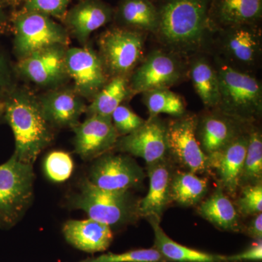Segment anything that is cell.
Returning <instances> with one entry per match:
<instances>
[{"instance_id":"7","label":"cell","mask_w":262,"mask_h":262,"mask_svg":"<svg viewBox=\"0 0 262 262\" xmlns=\"http://www.w3.org/2000/svg\"><path fill=\"white\" fill-rule=\"evenodd\" d=\"M13 50L17 61L51 46L70 45V34L63 24L37 12L20 9L10 15Z\"/></svg>"},{"instance_id":"33","label":"cell","mask_w":262,"mask_h":262,"mask_svg":"<svg viewBox=\"0 0 262 262\" xmlns=\"http://www.w3.org/2000/svg\"><path fill=\"white\" fill-rule=\"evenodd\" d=\"M74 0H23L20 9L37 12L62 20ZM79 1V0H77Z\"/></svg>"},{"instance_id":"29","label":"cell","mask_w":262,"mask_h":262,"mask_svg":"<svg viewBox=\"0 0 262 262\" xmlns=\"http://www.w3.org/2000/svg\"><path fill=\"white\" fill-rule=\"evenodd\" d=\"M141 94L149 117L159 116L160 114L180 117L187 113L184 98L170 89L151 90Z\"/></svg>"},{"instance_id":"31","label":"cell","mask_w":262,"mask_h":262,"mask_svg":"<svg viewBox=\"0 0 262 262\" xmlns=\"http://www.w3.org/2000/svg\"><path fill=\"white\" fill-rule=\"evenodd\" d=\"M73 168V160L66 151H51L45 159V172L52 182H65L72 175Z\"/></svg>"},{"instance_id":"10","label":"cell","mask_w":262,"mask_h":262,"mask_svg":"<svg viewBox=\"0 0 262 262\" xmlns=\"http://www.w3.org/2000/svg\"><path fill=\"white\" fill-rule=\"evenodd\" d=\"M68 48L56 45L18 60L13 65L17 77L47 90L66 85L70 80L66 64Z\"/></svg>"},{"instance_id":"35","label":"cell","mask_w":262,"mask_h":262,"mask_svg":"<svg viewBox=\"0 0 262 262\" xmlns=\"http://www.w3.org/2000/svg\"><path fill=\"white\" fill-rule=\"evenodd\" d=\"M238 213L244 215H256L262 211L261 183L245 186L236 202Z\"/></svg>"},{"instance_id":"41","label":"cell","mask_w":262,"mask_h":262,"mask_svg":"<svg viewBox=\"0 0 262 262\" xmlns=\"http://www.w3.org/2000/svg\"><path fill=\"white\" fill-rule=\"evenodd\" d=\"M5 123L4 119H3V115H2V114L0 113V125H2V124Z\"/></svg>"},{"instance_id":"27","label":"cell","mask_w":262,"mask_h":262,"mask_svg":"<svg viewBox=\"0 0 262 262\" xmlns=\"http://www.w3.org/2000/svg\"><path fill=\"white\" fill-rule=\"evenodd\" d=\"M198 213L224 230L237 231L239 228L238 211L221 187L200 205Z\"/></svg>"},{"instance_id":"3","label":"cell","mask_w":262,"mask_h":262,"mask_svg":"<svg viewBox=\"0 0 262 262\" xmlns=\"http://www.w3.org/2000/svg\"><path fill=\"white\" fill-rule=\"evenodd\" d=\"M66 203L70 209L82 210L90 219L111 228L136 222L140 215L139 201L130 191L105 190L91 184L86 177L79 180Z\"/></svg>"},{"instance_id":"23","label":"cell","mask_w":262,"mask_h":262,"mask_svg":"<svg viewBox=\"0 0 262 262\" xmlns=\"http://www.w3.org/2000/svg\"><path fill=\"white\" fill-rule=\"evenodd\" d=\"M188 77L205 108L218 107L220 101V80L213 58L208 53H200L188 59Z\"/></svg>"},{"instance_id":"32","label":"cell","mask_w":262,"mask_h":262,"mask_svg":"<svg viewBox=\"0 0 262 262\" xmlns=\"http://www.w3.org/2000/svg\"><path fill=\"white\" fill-rule=\"evenodd\" d=\"M165 259L155 248L138 249L122 253H108L77 262H163Z\"/></svg>"},{"instance_id":"8","label":"cell","mask_w":262,"mask_h":262,"mask_svg":"<svg viewBox=\"0 0 262 262\" xmlns=\"http://www.w3.org/2000/svg\"><path fill=\"white\" fill-rule=\"evenodd\" d=\"M148 34L113 26L101 33L98 53L110 79L129 78L145 56Z\"/></svg>"},{"instance_id":"13","label":"cell","mask_w":262,"mask_h":262,"mask_svg":"<svg viewBox=\"0 0 262 262\" xmlns=\"http://www.w3.org/2000/svg\"><path fill=\"white\" fill-rule=\"evenodd\" d=\"M66 64L73 89L84 99L91 101L110 80L98 52L89 44L67 48Z\"/></svg>"},{"instance_id":"40","label":"cell","mask_w":262,"mask_h":262,"mask_svg":"<svg viewBox=\"0 0 262 262\" xmlns=\"http://www.w3.org/2000/svg\"><path fill=\"white\" fill-rule=\"evenodd\" d=\"M0 3L5 8H17L23 3V0H0Z\"/></svg>"},{"instance_id":"14","label":"cell","mask_w":262,"mask_h":262,"mask_svg":"<svg viewBox=\"0 0 262 262\" xmlns=\"http://www.w3.org/2000/svg\"><path fill=\"white\" fill-rule=\"evenodd\" d=\"M113 150L142 158L147 165L166 159L167 122L159 116L149 117L137 130L119 137Z\"/></svg>"},{"instance_id":"22","label":"cell","mask_w":262,"mask_h":262,"mask_svg":"<svg viewBox=\"0 0 262 262\" xmlns=\"http://www.w3.org/2000/svg\"><path fill=\"white\" fill-rule=\"evenodd\" d=\"M149 178V189L146 195L139 201V215L141 216H155L160 219L165 208L171 201V165L166 159L152 165H147Z\"/></svg>"},{"instance_id":"38","label":"cell","mask_w":262,"mask_h":262,"mask_svg":"<svg viewBox=\"0 0 262 262\" xmlns=\"http://www.w3.org/2000/svg\"><path fill=\"white\" fill-rule=\"evenodd\" d=\"M247 233L250 237L257 241H261L262 237V214H256V216L248 226Z\"/></svg>"},{"instance_id":"11","label":"cell","mask_w":262,"mask_h":262,"mask_svg":"<svg viewBox=\"0 0 262 262\" xmlns=\"http://www.w3.org/2000/svg\"><path fill=\"white\" fill-rule=\"evenodd\" d=\"M167 122L168 154L188 171H209V159L196 137V115L187 113Z\"/></svg>"},{"instance_id":"1","label":"cell","mask_w":262,"mask_h":262,"mask_svg":"<svg viewBox=\"0 0 262 262\" xmlns=\"http://www.w3.org/2000/svg\"><path fill=\"white\" fill-rule=\"evenodd\" d=\"M158 15L154 37L167 51L189 59L208 53L212 33L208 26L211 0H153Z\"/></svg>"},{"instance_id":"18","label":"cell","mask_w":262,"mask_h":262,"mask_svg":"<svg viewBox=\"0 0 262 262\" xmlns=\"http://www.w3.org/2000/svg\"><path fill=\"white\" fill-rule=\"evenodd\" d=\"M114 8L103 0H79L67 10L63 25L69 34L85 46L91 34L113 21Z\"/></svg>"},{"instance_id":"28","label":"cell","mask_w":262,"mask_h":262,"mask_svg":"<svg viewBox=\"0 0 262 262\" xmlns=\"http://www.w3.org/2000/svg\"><path fill=\"white\" fill-rule=\"evenodd\" d=\"M208 190V181L190 171L173 174L170 184V198L184 206H192L201 201Z\"/></svg>"},{"instance_id":"30","label":"cell","mask_w":262,"mask_h":262,"mask_svg":"<svg viewBox=\"0 0 262 262\" xmlns=\"http://www.w3.org/2000/svg\"><path fill=\"white\" fill-rule=\"evenodd\" d=\"M262 135L253 125L248 134V142L239 185H253L261 183Z\"/></svg>"},{"instance_id":"21","label":"cell","mask_w":262,"mask_h":262,"mask_svg":"<svg viewBox=\"0 0 262 262\" xmlns=\"http://www.w3.org/2000/svg\"><path fill=\"white\" fill-rule=\"evenodd\" d=\"M62 232L68 244L89 253L106 251L114 239L110 226L90 218L67 221L63 226Z\"/></svg>"},{"instance_id":"39","label":"cell","mask_w":262,"mask_h":262,"mask_svg":"<svg viewBox=\"0 0 262 262\" xmlns=\"http://www.w3.org/2000/svg\"><path fill=\"white\" fill-rule=\"evenodd\" d=\"M7 8L0 3V34L10 29V15L6 11Z\"/></svg>"},{"instance_id":"4","label":"cell","mask_w":262,"mask_h":262,"mask_svg":"<svg viewBox=\"0 0 262 262\" xmlns=\"http://www.w3.org/2000/svg\"><path fill=\"white\" fill-rule=\"evenodd\" d=\"M212 58L220 80V101L217 108L245 124L254 125L262 114L261 81L253 74L234 70L216 57Z\"/></svg>"},{"instance_id":"12","label":"cell","mask_w":262,"mask_h":262,"mask_svg":"<svg viewBox=\"0 0 262 262\" xmlns=\"http://www.w3.org/2000/svg\"><path fill=\"white\" fill-rule=\"evenodd\" d=\"M89 175L91 184L108 191H130L144 179L143 169L127 154L105 153L93 160Z\"/></svg>"},{"instance_id":"34","label":"cell","mask_w":262,"mask_h":262,"mask_svg":"<svg viewBox=\"0 0 262 262\" xmlns=\"http://www.w3.org/2000/svg\"><path fill=\"white\" fill-rule=\"evenodd\" d=\"M111 117L119 137L128 135L137 130L146 120L134 113L125 103L120 105L114 111Z\"/></svg>"},{"instance_id":"20","label":"cell","mask_w":262,"mask_h":262,"mask_svg":"<svg viewBox=\"0 0 262 262\" xmlns=\"http://www.w3.org/2000/svg\"><path fill=\"white\" fill-rule=\"evenodd\" d=\"M248 134L249 130L239 136L225 149L208 155L210 168L216 171L222 185L221 187L232 196L236 195L241 186L239 182L247 150Z\"/></svg>"},{"instance_id":"36","label":"cell","mask_w":262,"mask_h":262,"mask_svg":"<svg viewBox=\"0 0 262 262\" xmlns=\"http://www.w3.org/2000/svg\"><path fill=\"white\" fill-rule=\"evenodd\" d=\"M17 78L14 66L10 63L0 46V98L8 94L18 84Z\"/></svg>"},{"instance_id":"5","label":"cell","mask_w":262,"mask_h":262,"mask_svg":"<svg viewBox=\"0 0 262 262\" xmlns=\"http://www.w3.org/2000/svg\"><path fill=\"white\" fill-rule=\"evenodd\" d=\"M208 53L234 70L255 75L261 62V26L245 24L215 31Z\"/></svg>"},{"instance_id":"24","label":"cell","mask_w":262,"mask_h":262,"mask_svg":"<svg viewBox=\"0 0 262 262\" xmlns=\"http://www.w3.org/2000/svg\"><path fill=\"white\" fill-rule=\"evenodd\" d=\"M113 21L116 27L154 36L158 15L153 0H120L114 8Z\"/></svg>"},{"instance_id":"25","label":"cell","mask_w":262,"mask_h":262,"mask_svg":"<svg viewBox=\"0 0 262 262\" xmlns=\"http://www.w3.org/2000/svg\"><path fill=\"white\" fill-rule=\"evenodd\" d=\"M148 220L154 231V248L165 259L176 262H225V256L196 251L170 239L160 227V219L151 216Z\"/></svg>"},{"instance_id":"19","label":"cell","mask_w":262,"mask_h":262,"mask_svg":"<svg viewBox=\"0 0 262 262\" xmlns=\"http://www.w3.org/2000/svg\"><path fill=\"white\" fill-rule=\"evenodd\" d=\"M262 19V0H211L208 26L211 33L226 27L254 24Z\"/></svg>"},{"instance_id":"6","label":"cell","mask_w":262,"mask_h":262,"mask_svg":"<svg viewBox=\"0 0 262 262\" xmlns=\"http://www.w3.org/2000/svg\"><path fill=\"white\" fill-rule=\"evenodd\" d=\"M34 180L32 164L13 154L0 165V229L13 228L23 219L34 200Z\"/></svg>"},{"instance_id":"17","label":"cell","mask_w":262,"mask_h":262,"mask_svg":"<svg viewBox=\"0 0 262 262\" xmlns=\"http://www.w3.org/2000/svg\"><path fill=\"white\" fill-rule=\"evenodd\" d=\"M43 115L54 129H73L85 113L84 99L73 87L63 85L37 96Z\"/></svg>"},{"instance_id":"37","label":"cell","mask_w":262,"mask_h":262,"mask_svg":"<svg viewBox=\"0 0 262 262\" xmlns=\"http://www.w3.org/2000/svg\"><path fill=\"white\" fill-rule=\"evenodd\" d=\"M262 259L261 241H258L247 251L231 256H225V262H239L244 261H261Z\"/></svg>"},{"instance_id":"16","label":"cell","mask_w":262,"mask_h":262,"mask_svg":"<svg viewBox=\"0 0 262 262\" xmlns=\"http://www.w3.org/2000/svg\"><path fill=\"white\" fill-rule=\"evenodd\" d=\"M72 130L75 153L84 161H93L113 150L119 138L112 117H86Z\"/></svg>"},{"instance_id":"2","label":"cell","mask_w":262,"mask_h":262,"mask_svg":"<svg viewBox=\"0 0 262 262\" xmlns=\"http://www.w3.org/2000/svg\"><path fill=\"white\" fill-rule=\"evenodd\" d=\"M0 113L15 139L13 155L23 163L32 164L55 139V130L43 115L31 90L16 86L0 98Z\"/></svg>"},{"instance_id":"26","label":"cell","mask_w":262,"mask_h":262,"mask_svg":"<svg viewBox=\"0 0 262 262\" xmlns=\"http://www.w3.org/2000/svg\"><path fill=\"white\" fill-rule=\"evenodd\" d=\"M133 97L129 78L116 77L110 79L87 105L86 117H111L115 110Z\"/></svg>"},{"instance_id":"15","label":"cell","mask_w":262,"mask_h":262,"mask_svg":"<svg viewBox=\"0 0 262 262\" xmlns=\"http://www.w3.org/2000/svg\"><path fill=\"white\" fill-rule=\"evenodd\" d=\"M252 125L226 115L218 108H205L196 115V137L203 151L210 155L225 149Z\"/></svg>"},{"instance_id":"9","label":"cell","mask_w":262,"mask_h":262,"mask_svg":"<svg viewBox=\"0 0 262 262\" xmlns=\"http://www.w3.org/2000/svg\"><path fill=\"white\" fill-rule=\"evenodd\" d=\"M188 78V60L159 47L145 55L129 77V85L134 96L151 90L170 89Z\"/></svg>"}]
</instances>
